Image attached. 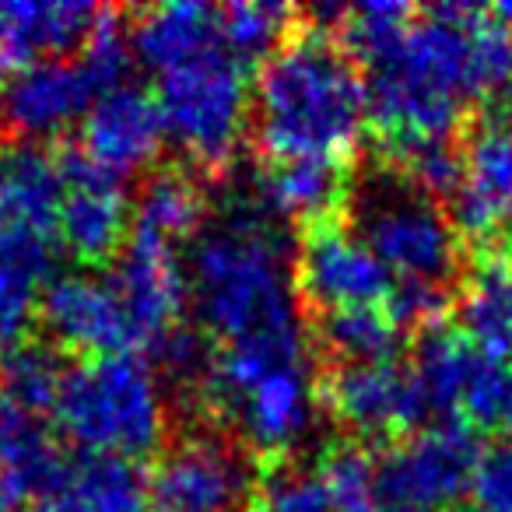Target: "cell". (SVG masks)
I'll use <instances>...</instances> for the list:
<instances>
[{"label":"cell","instance_id":"obj_1","mask_svg":"<svg viewBox=\"0 0 512 512\" xmlns=\"http://www.w3.org/2000/svg\"><path fill=\"white\" fill-rule=\"evenodd\" d=\"M295 235L256 190H235L186 246L190 313L218 348L309 341Z\"/></svg>","mask_w":512,"mask_h":512},{"label":"cell","instance_id":"obj_2","mask_svg":"<svg viewBox=\"0 0 512 512\" xmlns=\"http://www.w3.org/2000/svg\"><path fill=\"white\" fill-rule=\"evenodd\" d=\"M369 127L365 78L320 25L295 29L260 64L249 92V134L264 165H344Z\"/></svg>","mask_w":512,"mask_h":512},{"label":"cell","instance_id":"obj_3","mask_svg":"<svg viewBox=\"0 0 512 512\" xmlns=\"http://www.w3.org/2000/svg\"><path fill=\"white\" fill-rule=\"evenodd\" d=\"M341 214L397 285L442 295L463 285V235L453 214L393 162H372L348 176Z\"/></svg>","mask_w":512,"mask_h":512},{"label":"cell","instance_id":"obj_4","mask_svg":"<svg viewBox=\"0 0 512 512\" xmlns=\"http://www.w3.org/2000/svg\"><path fill=\"white\" fill-rule=\"evenodd\" d=\"M53 421L78 453L134 463L162 453L169 404L141 355L85 358L67 365Z\"/></svg>","mask_w":512,"mask_h":512},{"label":"cell","instance_id":"obj_5","mask_svg":"<svg viewBox=\"0 0 512 512\" xmlns=\"http://www.w3.org/2000/svg\"><path fill=\"white\" fill-rule=\"evenodd\" d=\"M155 102L162 109L165 137L200 172H221L232 162L249 130V64H242L225 39L155 74Z\"/></svg>","mask_w":512,"mask_h":512},{"label":"cell","instance_id":"obj_6","mask_svg":"<svg viewBox=\"0 0 512 512\" xmlns=\"http://www.w3.org/2000/svg\"><path fill=\"white\" fill-rule=\"evenodd\" d=\"M481 439L467 421H432L376 456V512H453L470 491Z\"/></svg>","mask_w":512,"mask_h":512},{"label":"cell","instance_id":"obj_7","mask_svg":"<svg viewBox=\"0 0 512 512\" xmlns=\"http://www.w3.org/2000/svg\"><path fill=\"white\" fill-rule=\"evenodd\" d=\"M60 169L39 144H18L0 155V264L36 285L60 267Z\"/></svg>","mask_w":512,"mask_h":512},{"label":"cell","instance_id":"obj_8","mask_svg":"<svg viewBox=\"0 0 512 512\" xmlns=\"http://www.w3.org/2000/svg\"><path fill=\"white\" fill-rule=\"evenodd\" d=\"M155 512H239L253 502V453L228 432H190L158 453L144 477Z\"/></svg>","mask_w":512,"mask_h":512},{"label":"cell","instance_id":"obj_9","mask_svg":"<svg viewBox=\"0 0 512 512\" xmlns=\"http://www.w3.org/2000/svg\"><path fill=\"white\" fill-rule=\"evenodd\" d=\"M320 404L351 442H400L425 428L428 407L411 365L358 362L320 376Z\"/></svg>","mask_w":512,"mask_h":512},{"label":"cell","instance_id":"obj_10","mask_svg":"<svg viewBox=\"0 0 512 512\" xmlns=\"http://www.w3.org/2000/svg\"><path fill=\"white\" fill-rule=\"evenodd\" d=\"M295 288L316 316L358 306H390L397 278L369 253L344 221L323 218L306 225L295 246Z\"/></svg>","mask_w":512,"mask_h":512},{"label":"cell","instance_id":"obj_11","mask_svg":"<svg viewBox=\"0 0 512 512\" xmlns=\"http://www.w3.org/2000/svg\"><path fill=\"white\" fill-rule=\"evenodd\" d=\"M39 323L57 351H78L85 358L144 351L120 292L99 271H71L46 281L39 292Z\"/></svg>","mask_w":512,"mask_h":512},{"label":"cell","instance_id":"obj_12","mask_svg":"<svg viewBox=\"0 0 512 512\" xmlns=\"http://www.w3.org/2000/svg\"><path fill=\"white\" fill-rule=\"evenodd\" d=\"M109 281L120 292L141 348L155 355L172 334L186 327L190 313V281H186V256L176 242L130 228L127 242L116 253Z\"/></svg>","mask_w":512,"mask_h":512},{"label":"cell","instance_id":"obj_13","mask_svg":"<svg viewBox=\"0 0 512 512\" xmlns=\"http://www.w3.org/2000/svg\"><path fill=\"white\" fill-rule=\"evenodd\" d=\"M60 169V246L85 267L116 260L134 225V200L123 179L102 172L78 148L57 155Z\"/></svg>","mask_w":512,"mask_h":512},{"label":"cell","instance_id":"obj_14","mask_svg":"<svg viewBox=\"0 0 512 512\" xmlns=\"http://www.w3.org/2000/svg\"><path fill=\"white\" fill-rule=\"evenodd\" d=\"M320 376L313 362L281 365L221 411L235 439L256 456L285 460L309 439L320 414Z\"/></svg>","mask_w":512,"mask_h":512},{"label":"cell","instance_id":"obj_15","mask_svg":"<svg viewBox=\"0 0 512 512\" xmlns=\"http://www.w3.org/2000/svg\"><path fill=\"white\" fill-rule=\"evenodd\" d=\"M463 176L449 200L463 239L488 242L512 225V113H484L460 137Z\"/></svg>","mask_w":512,"mask_h":512},{"label":"cell","instance_id":"obj_16","mask_svg":"<svg viewBox=\"0 0 512 512\" xmlns=\"http://www.w3.org/2000/svg\"><path fill=\"white\" fill-rule=\"evenodd\" d=\"M95 99L99 92L78 57L43 60L4 81L0 130L15 134L22 144L53 141L71 127H81Z\"/></svg>","mask_w":512,"mask_h":512},{"label":"cell","instance_id":"obj_17","mask_svg":"<svg viewBox=\"0 0 512 512\" xmlns=\"http://www.w3.org/2000/svg\"><path fill=\"white\" fill-rule=\"evenodd\" d=\"M165 120L155 102V92L141 85H123L92 102L78 127L74 148L116 179L151 172L165 148Z\"/></svg>","mask_w":512,"mask_h":512},{"label":"cell","instance_id":"obj_18","mask_svg":"<svg viewBox=\"0 0 512 512\" xmlns=\"http://www.w3.org/2000/svg\"><path fill=\"white\" fill-rule=\"evenodd\" d=\"M102 8L85 0H4L0 4V74L78 57Z\"/></svg>","mask_w":512,"mask_h":512},{"label":"cell","instance_id":"obj_19","mask_svg":"<svg viewBox=\"0 0 512 512\" xmlns=\"http://www.w3.org/2000/svg\"><path fill=\"white\" fill-rule=\"evenodd\" d=\"M127 29L134 60L144 71H151V78L225 39L221 36V11L200 4V0H172V4L144 8L137 11Z\"/></svg>","mask_w":512,"mask_h":512},{"label":"cell","instance_id":"obj_20","mask_svg":"<svg viewBox=\"0 0 512 512\" xmlns=\"http://www.w3.org/2000/svg\"><path fill=\"white\" fill-rule=\"evenodd\" d=\"M460 334L495 362H512V260L484 256L456 295Z\"/></svg>","mask_w":512,"mask_h":512},{"label":"cell","instance_id":"obj_21","mask_svg":"<svg viewBox=\"0 0 512 512\" xmlns=\"http://www.w3.org/2000/svg\"><path fill=\"white\" fill-rule=\"evenodd\" d=\"M253 190L285 225L292 221L316 225L341 211L344 193H348V172L334 162H278L264 165Z\"/></svg>","mask_w":512,"mask_h":512},{"label":"cell","instance_id":"obj_22","mask_svg":"<svg viewBox=\"0 0 512 512\" xmlns=\"http://www.w3.org/2000/svg\"><path fill=\"white\" fill-rule=\"evenodd\" d=\"M207 211H211V200H207L200 179L190 169L165 165V169H151L137 186L130 228H144V232L162 235L186 249L193 235L204 228Z\"/></svg>","mask_w":512,"mask_h":512},{"label":"cell","instance_id":"obj_23","mask_svg":"<svg viewBox=\"0 0 512 512\" xmlns=\"http://www.w3.org/2000/svg\"><path fill=\"white\" fill-rule=\"evenodd\" d=\"M481 351H474V344L453 327H425L414 344V362L411 372L418 379V390L425 397L428 418L439 421H460V400L463 390L470 383V372H474Z\"/></svg>","mask_w":512,"mask_h":512},{"label":"cell","instance_id":"obj_24","mask_svg":"<svg viewBox=\"0 0 512 512\" xmlns=\"http://www.w3.org/2000/svg\"><path fill=\"white\" fill-rule=\"evenodd\" d=\"M407 330L386 306L337 309L316 316V341L327 351L330 365L393 362L404 348Z\"/></svg>","mask_w":512,"mask_h":512},{"label":"cell","instance_id":"obj_25","mask_svg":"<svg viewBox=\"0 0 512 512\" xmlns=\"http://www.w3.org/2000/svg\"><path fill=\"white\" fill-rule=\"evenodd\" d=\"M67 376L64 351H57L50 341H25L0 355V393L8 404L25 418H43L53 414L60 383Z\"/></svg>","mask_w":512,"mask_h":512},{"label":"cell","instance_id":"obj_26","mask_svg":"<svg viewBox=\"0 0 512 512\" xmlns=\"http://www.w3.org/2000/svg\"><path fill=\"white\" fill-rule=\"evenodd\" d=\"M218 11L225 46L242 64L271 57L295 32V18H299L292 4H278V0H235Z\"/></svg>","mask_w":512,"mask_h":512},{"label":"cell","instance_id":"obj_27","mask_svg":"<svg viewBox=\"0 0 512 512\" xmlns=\"http://www.w3.org/2000/svg\"><path fill=\"white\" fill-rule=\"evenodd\" d=\"M249 512H334L320 463H302L295 456L274 460L256 477Z\"/></svg>","mask_w":512,"mask_h":512},{"label":"cell","instance_id":"obj_28","mask_svg":"<svg viewBox=\"0 0 512 512\" xmlns=\"http://www.w3.org/2000/svg\"><path fill=\"white\" fill-rule=\"evenodd\" d=\"M460 421H467L474 432H498L512 442V365L484 355L477 358L460 400Z\"/></svg>","mask_w":512,"mask_h":512},{"label":"cell","instance_id":"obj_29","mask_svg":"<svg viewBox=\"0 0 512 512\" xmlns=\"http://www.w3.org/2000/svg\"><path fill=\"white\" fill-rule=\"evenodd\" d=\"M316 463L334 512H376V453L362 442H337Z\"/></svg>","mask_w":512,"mask_h":512},{"label":"cell","instance_id":"obj_30","mask_svg":"<svg viewBox=\"0 0 512 512\" xmlns=\"http://www.w3.org/2000/svg\"><path fill=\"white\" fill-rule=\"evenodd\" d=\"M39 288L22 271L0 264V355L29 341L32 323L39 320Z\"/></svg>","mask_w":512,"mask_h":512},{"label":"cell","instance_id":"obj_31","mask_svg":"<svg viewBox=\"0 0 512 512\" xmlns=\"http://www.w3.org/2000/svg\"><path fill=\"white\" fill-rule=\"evenodd\" d=\"M467 495L481 512H512V442L502 439L481 449Z\"/></svg>","mask_w":512,"mask_h":512},{"label":"cell","instance_id":"obj_32","mask_svg":"<svg viewBox=\"0 0 512 512\" xmlns=\"http://www.w3.org/2000/svg\"><path fill=\"white\" fill-rule=\"evenodd\" d=\"M36 418H25V414H18L15 407L8 404V397L0 393V460L11 453V446H15V439L25 432V428L32 425Z\"/></svg>","mask_w":512,"mask_h":512},{"label":"cell","instance_id":"obj_33","mask_svg":"<svg viewBox=\"0 0 512 512\" xmlns=\"http://www.w3.org/2000/svg\"><path fill=\"white\" fill-rule=\"evenodd\" d=\"M495 15L502 18L505 25H512V4H502V8H495Z\"/></svg>","mask_w":512,"mask_h":512},{"label":"cell","instance_id":"obj_34","mask_svg":"<svg viewBox=\"0 0 512 512\" xmlns=\"http://www.w3.org/2000/svg\"><path fill=\"white\" fill-rule=\"evenodd\" d=\"M453 512H481V509H474V505H463V509H453Z\"/></svg>","mask_w":512,"mask_h":512},{"label":"cell","instance_id":"obj_35","mask_svg":"<svg viewBox=\"0 0 512 512\" xmlns=\"http://www.w3.org/2000/svg\"><path fill=\"white\" fill-rule=\"evenodd\" d=\"M509 232H512V225H509Z\"/></svg>","mask_w":512,"mask_h":512}]
</instances>
